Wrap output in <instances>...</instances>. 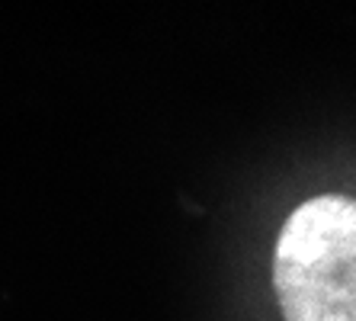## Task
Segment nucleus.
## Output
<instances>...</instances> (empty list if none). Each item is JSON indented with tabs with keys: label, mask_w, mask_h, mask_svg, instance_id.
Segmentation results:
<instances>
[{
	"label": "nucleus",
	"mask_w": 356,
	"mask_h": 321,
	"mask_svg": "<svg viewBox=\"0 0 356 321\" xmlns=\"http://www.w3.org/2000/svg\"><path fill=\"white\" fill-rule=\"evenodd\" d=\"M273 286L286 321H356V199L324 193L282 222Z\"/></svg>",
	"instance_id": "1"
}]
</instances>
